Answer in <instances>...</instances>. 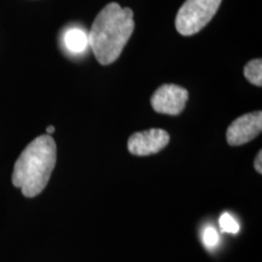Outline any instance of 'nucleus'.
<instances>
[{
    "instance_id": "obj_3",
    "label": "nucleus",
    "mask_w": 262,
    "mask_h": 262,
    "mask_svg": "<svg viewBox=\"0 0 262 262\" xmlns=\"http://www.w3.org/2000/svg\"><path fill=\"white\" fill-rule=\"evenodd\" d=\"M222 0H186L176 15V31L189 37L201 32L211 21Z\"/></svg>"
},
{
    "instance_id": "obj_5",
    "label": "nucleus",
    "mask_w": 262,
    "mask_h": 262,
    "mask_svg": "<svg viewBox=\"0 0 262 262\" xmlns=\"http://www.w3.org/2000/svg\"><path fill=\"white\" fill-rule=\"evenodd\" d=\"M170 135L163 129H149L133 134L127 141L131 155L146 157L156 155L168 146Z\"/></svg>"
},
{
    "instance_id": "obj_2",
    "label": "nucleus",
    "mask_w": 262,
    "mask_h": 262,
    "mask_svg": "<svg viewBox=\"0 0 262 262\" xmlns=\"http://www.w3.org/2000/svg\"><path fill=\"white\" fill-rule=\"evenodd\" d=\"M56 165V143L50 135H40L32 141L16 160L12 183L27 198L44 191Z\"/></svg>"
},
{
    "instance_id": "obj_12",
    "label": "nucleus",
    "mask_w": 262,
    "mask_h": 262,
    "mask_svg": "<svg viewBox=\"0 0 262 262\" xmlns=\"http://www.w3.org/2000/svg\"><path fill=\"white\" fill-rule=\"evenodd\" d=\"M47 133H48V135H51V134H54L55 133V127L54 126H48V129H47Z\"/></svg>"
},
{
    "instance_id": "obj_11",
    "label": "nucleus",
    "mask_w": 262,
    "mask_h": 262,
    "mask_svg": "<svg viewBox=\"0 0 262 262\" xmlns=\"http://www.w3.org/2000/svg\"><path fill=\"white\" fill-rule=\"evenodd\" d=\"M254 168H255V170H256L258 173L262 172V152H261V150L257 153L256 158H255Z\"/></svg>"
},
{
    "instance_id": "obj_1",
    "label": "nucleus",
    "mask_w": 262,
    "mask_h": 262,
    "mask_svg": "<svg viewBox=\"0 0 262 262\" xmlns=\"http://www.w3.org/2000/svg\"><path fill=\"white\" fill-rule=\"evenodd\" d=\"M134 28L133 10L122 8L118 3H110L104 6L98 12L88 34L89 45L98 63L107 66L117 61Z\"/></svg>"
},
{
    "instance_id": "obj_6",
    "label": "nucleus",
    "mask_w": 262,
    "mask_h": 262,
    "mask_svg": "<svg viewBox=\"0 0 262 262\" xmlns=\"http://www.w3.org/2000/svg\"><path fill=\"white\" fill-rule=\"evenodd\" d=\"M262 130V113L257 112L248 113L237 118L231 125L228 126L226 133L228 145L242 146L244 143L250 142L256 139Z\"/></svg>"
},
{
    "instance_id": "obj_9",
    "label": "nucleus",
    "mask_w": 262,
    "mask_h": 262,
    "mask_svg": "<svg viewBox=\"0 0 262 262\" xmlns=\"http://www.w3.org/2000/svg\"><path fill=\"white\" fill-rule=\"evenodd\" d=\"M219 225H220L221 232L224 233L237 234L239 232V224L238 221L232 216L229 212H224L219 219Z\"/></svg>"
},
{
    "instance_id": "obj_4",
    "label": "nucleus",
    "mask_w": 262,
    "mask_h": 262,
    "mask_svg": "<svg viewBox=\"0 0 262 262\" xmlns=\"http://www.w3.org/2000/svg\"><path fill=\"white\" fill-rule=\"evenodd\" d=\"M188 91L175 84H165L158 88L150 97V104L156 112L168 116H179L185 110Z\"/></svg>"
},
{
    "instance_id": "obj_10",
    "label": "nucleus",
    "mask_w": 262,
    "mask_h": 262,
    "mask_svg": "<svg viewBox=\"0 0 262 262\" xmlns=\"http://www.w3.org/2000/svg\"><path fill=\"white\" fill-rule=\"evenodd\" d=\"M202 239L203 244L205 245L206 249H214L220 243V235H219V232L216 231L215 227L212 226H208L203 229L202 233Z\"/></svg>"
},
{
    "instance_id": "obj_8",
    "label": "nucleus",
    "mask_w": 262,
    "mask_h": 262,
    "mask_svg": "<svg viewBox=\"0 0 262 262\" xmlns=\"http://www.w3.org/2000/svg\"><path fill=\"white\" fill-rule=\"evenodd\" d=\"M244 77L251 84L261 86L262 85V61L261 58H255L248 62L244 67Z\"/></svg>"
},
{
    "instance_id": "obj_7",
    "label": "nucleus",
    "mask_w": 262,
    "mask_h": 262,
    "mask_svg": "<svg viewBox=\"0 0 262 262\" xmlns=\"http://www.w3.org/2000/svg\"><path fill=\"white\" fill-rule=\"evenodd\" d=\"M64 47L72 54H81L89 47L88 34L80 28H71L64 33Z\"/></svg>"
}]
</instances>
